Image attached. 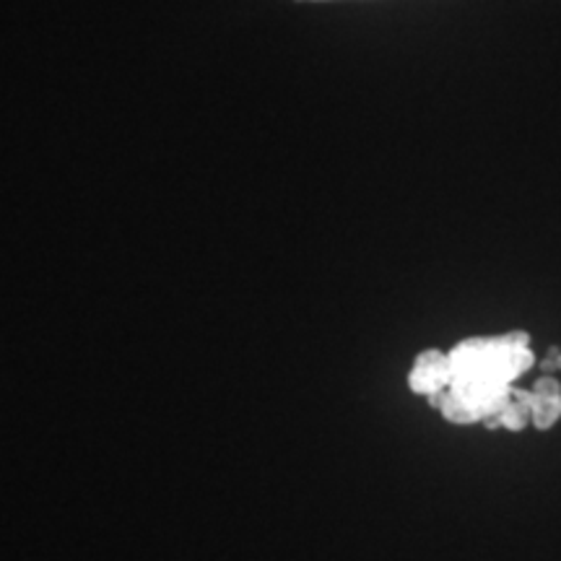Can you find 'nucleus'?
Returning <instances> with one entry per match:
<instances>
[{"label": "nucleus", "mask_w": 561, "mask_h": 561, "mask_svg": "<svg viewBox=\"0 0 561 561\" xmlns=\"http://www.w3.org/2000/svg\"><path fill=\"white\" fill-rule=\"evenodd\" d=\"M453 382L468 403L473 405L481 421L500 416L510 401L512 385L525 375L536 354L530 348L528 333L512 331L494 339H468L450 351Z\"/></svg>", "instance_id": "1"}, {"label": "nucleus", "mask_w": 561, "mask_h": 561, "mask_svg": "<svg viewBox=\"0 0 561 561\" xmlns=\"http://www.w3.org/2000/svg\"><path fill=\"white\" fill-rule=\"evenodd\" d=\"M450 382H453L450 354H442L437 348L421 351L409 375L411 390L419 392V396L434 398L439 396L442 390L450 388Z\"/></svg>", "instance_id": "2"}, {"label": "nucleus", "mask_w": 561, "mask_h": 561, "mask_svg": "<svg viewBox=\"0 0 561 561\" xmlns=\"http://www.w3.org/2000/svg\"><path fill=\"white\" fill-rule=\"evenodd\" d=\"M432 405H437V411L445 416L450 424H476V421H481L479 413H476V409L471 403L466 401V398L460 396L458 390L447 388L442 390L439 396L430 398Z\"/></svg>", "instance_id": "3"}, {"label": "nucleus", "mask_w": 561, "mask_h": 561, "mask_svg": "<svg viewBox=\"0 0 561 561\" xmlns=\"http://www.w3.org/2000/svg\"><path fill=\"white\" fill-rule=\"evenodd\" d=\"M561 419V396H536L533 392V409H530V424L536 430H551Z\"/></svg>", "instance_id": "4"}, {"label": "nucleus", "mask_w": 561, "mask_h": 561, "mask_svg": "<svg viewBox=\"0 0 561 561\" xmlns=\"http://www.w3.org/2000/svg\"><path fill=\"white\" fill-rule=\"evenodd\" d=\"M536 396H561V382L553 375H541L533 385Z\"/></svg>", "instance_id": "5"}, {"label": "nucleus", "mask_w": 561, "mask_h": 561, "mask_svg": "<svg viewBox=\"0 0 561 561\" xmlns=\"http://www.w3.org/2000/svg\"><path fill=\"white\" fill-rule=\"evenodd\" d=\"M541 369H543V375H553V371H561V351L551 348L549 356H546V359L541 362Z\"/></svg>", "instance_id": "6"}]
</instances>
